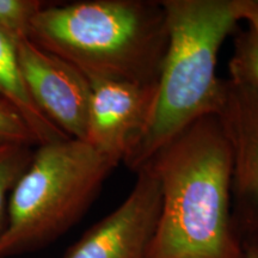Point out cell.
<instances>
[{"label":"cell","instance_id":"16","mask_svg":"<svg viewBox=\"0 0 258 258\" xmlns=\"http://www.w3.org/2000/svg\"><path fill=\"white\" fill-rule=\"evenodd\" d=\"M253 240H256V241H257V243H258V235H257V238H256V239H253Z\"/></svg>","mask_w":258,"mask_h":258},{"label":"cell","instance_id":"10","mask_svg":"<svg viewBox=\"0 0 258 258\" xmlns=\"http://www.w3.org/2000/svg\"><path fill=\"white\" fill-rule=\"evenodd\" d=\"M230 80L258 92V30L249 27L235 32L228 62Z\"/></svg>","mask_w":258,"mask_h":258},{"label":"cell","instance_id":"6","mask_svg":"<svg viewBox=\"0 0 258 258\" xmlns=\"http://www.w3.org/2000/svg\"><path fill=\"white\" fill-rule=\"evenodd\" d=\"M135 173L124 201L89 228L62 258H148L159 219L160 185L147 165Z\"/></svg>","mask_w":258,"mask_h":258},{"label":"cell","instance_id":"15","mask_svg":"<svg viewBox=\"0 0 258 258\" xmlns=\"http://www.w3.org/2000/svg\"><path fill=\"white\" fill-rule=\"evenodd\" d=\"M244 258H258V243L256 240H246L243 243Z\"/></svg>","mask_w":258,"mask_h":258},{"label":"cell","instance_id":"1","mask_svg":"<svg viewBox=\"0 0 258 258\" xmlns=\"http://www.w3.org/2000/svg\"><path fill=\"white\" fill-rule=\"evenodd\" d=\"M145 165L161 194L148 258H244L232 215L231 151L217 115L183 129Z\"/></svg>","mask_w":258,"mask_h":258},{"label":"cell","instance_id":"14","mask_svg":"<svg viewBox=\"0 0 258 258\" xmlns=\"http://www.w3.org/2000/svg\"><path fill=\"white\" fill-rule=\"evenodd\" d=\"M241 21H245L249 27L258 30V0H243Z\"/></svg>","mask_w":258,"mask_h":258},{"label":"cell","instance_id":"9","mask_svg":"<svg viewBox=\"0 0 258 258\" xmlns=\"http://www.w3.org/2000/svg\"><path fill=\"white\" fill-rule=\"evenodd\" d=\"M16 43L17 41L0 28V98L23 115L40 145L69 139L37 108L29 95L19 72Z\"/></svg>","mask_w":258,"mask_h":258},{"label":"cell","instance_id":"3","mask_svg":"<svg viewBox=\"0 0 258 258\" xmlns=\"http://www.w3.org/2000/svg\"><path fill=\"white\" fill-rule=\"evenodd\" d=\"M243 0H163L167 47L152 117L123 164L137 171L161 146L194 122L217 115L224 80L218 55L241 22Z\"/></svg>","mask_w":258,"mask_h":258},{"label":"cell","instance_id":"4","mask_svg":"<svg viewBox=\"0 0 258 258\" xmlns=\"http://www.w3.org/2000/svg\"><path fill=\"white\" fill-rule=\"evenodd\" d=\"M118 165L77 139L37 146L10 195L0 258L34 252L59 239L82 219Z\"/></svg>","mask_w":258,"mask_h":258},{"label":"cell","instance_id":"2","mask_svg":"<svg viewBox=\"0 0 258 258\" xmlns=\"http://www.w3.org/2000/svg\"><path fill=\"white\" fill-rule=\"evenodd\" d=\"M29 40L76 67L90 84H158L167 47L166 17L154 0H86L46 5Z\"/></svg>","mask_w":258,"mask_h":258},{"label":"cell","instance_id":"7","mask_svg":"<svg viewBox=\"0 0 258 258\" xmlns=\"http://www.w3.org/2000/svg\"><path fill=\"white\" fill-rule=\"evenodd\" d=\"M17 46L19 72L37 108L67 137L84 141L91 84L82 72L29 37Z\"/></svg>","mask_w":258,"mask_h":258},{"label":"cell","instance_id":"11","mask_svg":"<svg viewBox=\"0 0 258 258\" xmlns=\"http://www.w3.org/2000/svg\"><path fill=\"white\" fill-rule=\"evenodd\" d=\"M32 154L34 151L29 146L0 145V234L6 224L10 195L28 169Z\"/></svg>","mask_w":258,"mask_h":258},{"label":"cell","instance_id":"12","mask_svg":"<svg viewBox=\"0 0 258 258\" xmlns=\"http://www.w3.org/2000/svg\"><path fill=\"white\" fill-rule=\"evenodd\" d=\"M46 5L38 0H0V28L16 41L28 37L32 18Z\"/></svg>","mask_w":258,"mask_h":258},{"label":"cell","instance_id":"5","mask_svg":"<svg viewBox=\"0 0 258 258\" xmlns=\"http://www.w3.org/2000/svg\"><path fill=\"white\" fill-rule=\"evenodd\" d=\"M217 116L232 158V215L241 243L258 235V92L224 80Z\"/></svg>","mask_w":258,"mask_h":258},{"label":"cell","instance_id":"8","mask_svg":"<svg viewBox=\"0 0 258 258\" xmlns=\"http://www.w3.org/2000/svg\"><path fill=\"white\" fill-rule=\"evenodd\" d=\"M157 85L112 80L91 84L84 141L98 152L123 163L150 123Z\"/></svg>","mask_w":258,"mask_h":258},{"label":"cell","instance_id":"13","mask_svg":"<svg viewBox=\"0 0 258 258\" xmlns=\"http://www.w3.org/2000/svg\"><path fill=\"white\" fill-rule=\"evenodd\" d=\"M0 145L40 146L36 135L23 115L14 105L0 98Z\"/></svg>","mask_w":258,"mask_h":258}]
</instances>
